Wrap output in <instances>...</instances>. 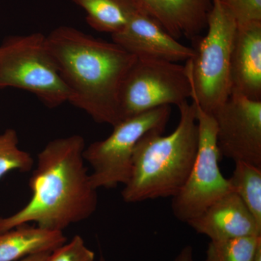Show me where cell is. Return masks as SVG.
Instances as JSON below:
<instances>
[{
	"instance_id": "cell-23",
	"label": "cell",
	"mask_w": 261,
	"mask_h": 261,
	"mask_svg": "<svg viewBox=\"0 0 261 261\" xmlns=\"http://www.w3.org/2000/svg\"><path fill=\"white\" fill-rule=\"evenodd\" d=\"M253 261H261V247L259 249L258 251L257 252L256 255H255Z\"/></svg>"
},
{
	"instance_id": "cell-1",
	"label": "cell",
	"mask_w": 261,
	"mask_h": 261,
	"mask_svg": "<svg viewBox=\"0 0 261 261\" xmlns=\"http://www.w3.org/2000/svg\"><path fill=\"white\" fill-rule=\"evenodd\" d=\"M85 147L77 135L48 142L29 178L30 200L18 212L0 217V231L30 223L63 231L90 218L97 210V190L85 166Z\"/></svg>"
},
{
	"instance_id": "cell-8",
	"label": "cell",
	"mask_w": 261,
	"mask_h": 261,
	"mask_svg": "<svg viewBox=\"0 0 261 261\" xmlns=\"http://www.w3.org/2000/svg\"><path fill=\"white\" fill-rule=\"evenodd\" d=\"M192 101L198 126L197 154L186 182L171 198L173 216L185 223L200 216L216 201L233 192L228 178L224 177L220 169L221 154L214 116Z\"/></svg>"
},
{
	"instance_id": "cell-2",
	"label": "cell",
	"mask_w": 261,
	"mask_h": 261,
	"mask_svg": "<svg viewBox=\"0 0 261 261\" xmlns=\"http://www.w3.org/2000/svg\"><path fill=\"white\" fill-rule=\"evenodd\" d=\"M48 51L70 92V103L96 123H119L118 96L137 58L114 42L70 27L46 36Z\"/></svg>"
},
{
	"instance_id": "cell-16",
	"label": "cell",
	"mask_w": 261,
	"mask_h": 261,
	"mask_svg": "<svg viewBox=\"0 0 261 261\" xmlns=\"http://www.w3.org/2000/svg\"><path fill=\"white\" fill-rule=\"evenodd\" d=\"M228 181L233 192L261 225V168L250 163L235 162Z\"/></svg>"
},
{
	"instance_id": "cell-7",
	"label": "cell",
	"mask_w": 261,
	"mask_h": 261,
	"mask_svg": "<svg viewBox=\"0 0 261 261\" xmlns=\"http://www.w3.org/2000/svg\"><path fill=\"white\" fill-rule=\"evenodd\" d=\"M186 65L137 58L118 96L120 121L163 106H178L191 98Z\"/></svg>"
},
{
	"instance_id": "cell-14",
	"label": "cell",
	"mask_w": 261,
	"mask_h": 261,
	"mask_svg": "<svg viewBox=\"0 0 261 261\" xmlns=\"http://www.w3.org/2000/svg\"><path fill=\"white\" fill-rule=\"evenodd\" d=\"M66 242L63 231L37 225H20L0 231V261H18L41 252H53Z\"/></svg>"
},
{
	"instance_id": "cell-21",
	"label": "cell",
	"mask_w": 261,
	"mask_h": 261,
	"mask_svg": "<svg viewBox=\"0 0 261 261\" xmlns=\"http://www.w3.org/2000/svg\"><path fill=\"white\" fill-rule=\"evenodd\" d=\"M173 261H193V249L190 245L184 247Z\"/></svg>"
},
{
	"instance_id": "cell-19",
	"label": "cell",
	"mask_w": 261,
	"mask_h": 261,
	"mask_svg": "<svg viewBox=\"0 0 261 261\" xmlns=\"http://www.w3.org/2000/svg\"><path fill=\"white\" fill-rule=\"evenodd\" d=\"M94 252L87 247L80 235L50 252L45 261H94Z\"/></svg>"
},
{
	"instance_id": "cell-24",
	"label": "cell",
	"mask_w": 261,
	"mask_h": 261,
	"mask_svg": "<svg viewBox=\"0 0 261 261\" xmlns=\"http://www.w3.org/2000/svg\"><path fill=\"white\" fill-rule=\"evenodd\" d=\"M221 2H223V3H225L226 5H229L230 3H231V2L233 1V0H221Z\"/></svg>"
},
{
	"instance_id": "cell-9",
	"label": "cell",
	"mask_w": 261,
	"mask_h": 261,
	"mask_svg": "<svg viewBox=\"0 0 261 261\" xmlns=\"http://www.w3.org/2000/svg\"><path fill=\"white\" fill-rule=\"evenodd\" d=\"M212 116L221 157L261 168V101L231 94Z\"/></svg>"
},
{
	"instance_id": "cell-12",
	"label": "cell",
	"mask_w": 261,
	"mask_h": 261,
	"mask_svg": "<svg viewBox=\"0 0 261 261\" xmlns=\"http://www.w3.org/2000/svg\"><path fill=\"white\" fill-rule=\"evenodd\" d=\"M231 94L261 101V21L239 24L230 63Z\"/></svg>"
},
{
	"instance_id": "cell-13",
	"label": "cell",
	"mask_w": 261,
	"mask_h": 261,
	"mask_svg": "<svg viewBox=\"0 0 261 261\" xmlns=\"http://www.w3.org/2000/svg\"><path fill=\"white\" fill-rule=\"evenodd\" d=\"M144 9L176 39L192 42L207 29L214 0H137Z\"/></svg>"
},
{
	"instance_id": "cell-17",
	"label": "cell",
	"mask_w": 261,
	"mask_h": 261,
	"mask_svg": "<svg viewBox=\"0 0 261 261\" xmlns=\"http://www.w3.org/2000/svg\"><path fill=\"white\" fill-rule=\"evenodd\" d=\"M261 247V236L211 240L203 261H253Z\"/></svg>"
},
{
	"instance_id": "cell-18",
	"label": "cell",
	"mask_w": 261,
	"mask_h": 261,
	"mask_svg": "<svg viewBox=\"0 0 261 261\" xmlns=\"http://www.w3.org/2000/svg\"><path fill=\"white\" fill-rule=\"evenodd\" d=\"M16 130L7 128L0 134V180L12 171H32L34 160L27 151L19 147Z\"/></svg>"
},
{
	"instance_id": "cell-6",
	"label": "cell",
	"mask_w": 261,
	"mask_h": 261,
	"mask_svg": "<svg viewBox=\"0 0 261 261\" xmlns=\"http://www.w3.org/2000/svg\"><path fill=\"white\" fill-rule=\"evenodd\" d=\"M170 114V106H163L122 120L113 126L107 138L85 147L84 159L92 168L89 176L94 188L113 189L126 185L137 144L151 132L163 133Z\"/></svg>"
},
{
	"instance_id": "cell-4",
	"label": "cell",
	"mask_w": 261,
	"mask_h": 261,
	"mask_svg": "<svg viewBox=\"0 0 261 261\" xmlns=\"http://www.w3.org/2000/svg\"><path fill=\"white\" fill-rule=\"evenodd\" d=\"M237 27L227 5L214 0L207 34L194 41L195 56L185 64L191 82L190 99L211 114L231 95L230 63Z\"/></svg>"
},
{
	"instance_id": "cell-3",
	"label": "cell",
	"mask_w": 261,
	"mask_h": 261,
	"mask_svg": "<svg viewBox=\"0 0 261 261\" xmlns=\"http://www.w3.org/2000/svg\"><path fill=\"white\" fill-rule=\"evenodd\" d=\"M178 108L179 122L172 133L151 132L137 144L129 179L121 192L126 203L172 198L186 182L197 154L198 126L192 103Z\"/></svg>"
},
{
	"instance_id": "cell-25",
	"label": "cell",
	"mask_w": 261,
	"mask_h": 261,
	"mask_svg": "<svg viewBox=\"0 0 261 261\" xmlns=\"http://www.w3.org/2000/svg\"><path fill=\"white\" fill-rule=\"evenodd\" d=\"M99 261H106L105 260V258L103 257L102 255H101L100 260H99Z\"/></svg>"
},
{
	"instance_id": "cell-20",
	"label": "cell",
	"mask_w": 261,
	"mask_h": 261,
	"mask_svg": "<svg viewBox=\"0 0 261 261\" xmlns=\"http://www.w3.org/2000/svg\"><path fill=\"white\" fill-rule=\"evenodd\" d=\"M227 6L238 25L261 21V0H233Z\"/></svg>"
},
{
	"instance_id": "cell-22",
	"label": "cell",
	"mask_w": 261,
	"mask_h": 261,
	"mask_svg": "<svg viewBox=\"0 0 261 261\" xmlns=\"http://www.w3.org/2000/svg\"><path fill=\"white\" fill-rule=\"evenodd\" d=\"M50 252H41V253L35 254V255L24 257L21 260L18 261H45L47 257L49 256V254H50Z\"/></svg>"
},
{
	"instance_id": "cell-10",
	"label": "cell",
	"mask_w": 261,
	"mask_h": 261,
	"mask_svg": "<svg viewBox=\"0 0 261 261\" xmlns=\"http://www.w3.org/2000/svg\"><path fill=\"white\" fill-rule=\"evenodd\" d=\"M111 37L113 42L138 59L178 63L192 59L195 55L194 48L170 35L137 0L125 28Z\"/></svg>"
},
{
	"instance_id": "cell-5",
	"label": "cell",
	"mask_w": 261,
	"mask_h": 261,
	"mask_svg": "<svg viewBox=\"0 0 261 261\" xmlns=\"http://www.w3.org/2000/svg\"><path fill=\"white\" fill-rule=\"evenodd\" d=\"M23 89L47 108L69 102L70 92L46 45V36H10L0 44V89Z\"/></svg>"
},
{
	"instance_id": "cell-11",
	"label": "cell",
	"mask_w": 261,
	"mask_h": 261,
	"mask_svg": "<svg viewBox=\"0 0 261 261\" xmlns=\"http://www.w3.org/2000/svg\"><path fill=\"white\" fill-rule=\"evenodd\" d=\"M187 224L211 240L261 236V225L233 192L220 198Z\"/></svg>"
},
{
	"instance_id": "cell-15",
	"label": "cell",
	"mask_w": 261,
	"mask_h": 261,
	"mask_svg": "<svg viewBox=\"0 0 261 261\" xmlns=\"http://www.w3.org/2000/svg\"><path fill=\"white\" fill-rule=\"evenodd\" d=\"M87 13V23L94 30L111 35L126 27L135 0H72Z\"/></svg>"
}]
</instances>
